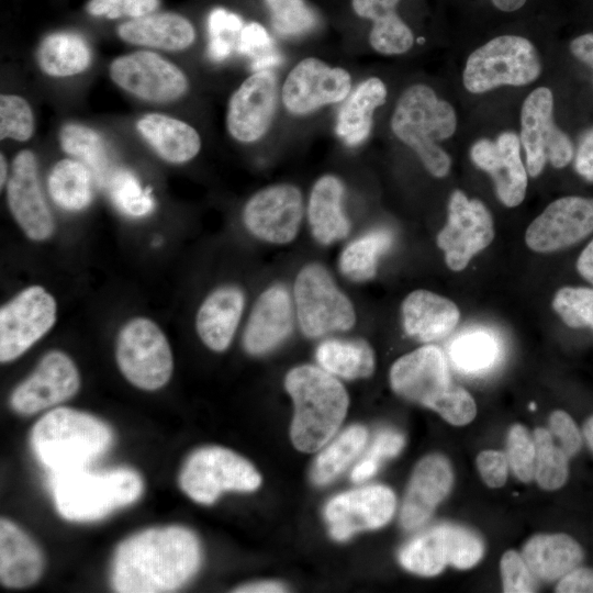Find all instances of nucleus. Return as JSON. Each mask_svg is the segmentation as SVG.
Wrapping results in <instances>:
<instances>
[{"label": "nucleus", "mask_w": 593, "mask_h": 593, "mask_svg": "<svg viewBox=\"0 0 593 593\" xmlns=\"http://www.w3.org/2000/svg\"><path fill=\"white\" fill-rule=\"evenodd\" d=\"M201 563L195 534L182 526L148 528L124 539L112 558L110 582L119 593L171 592Z\"/></svg>", "instance_id": "1"}, {"label": "nucleus", "mask_w": 593, "mask_h": 593, "mask_svg": "<svg viewBox=\"0 0 593 593\" xmlns=\"http://www.w3.org/2000/svg\"><path fill=\"white\" fill-rule=\"evenodd\" d=\"M113 433L100 418L70 407L43 415L30 435L32 451L49 473L86 468L102 457Z\"/></svg>", "instance_id": "2"}, {"label": "nucleus", "mask_w": 593, "mask_h": 593, "mask_svg": "<svg viewBox=\"0 0 593 593\" xmlns=\"http://www.w3.org/2000/svg\"><path fill=\"white\" fill-rule=\"evenodd\" d=\"M294 403L291 440L303 452H314L334 437L348 409L343 384L323 368L303 365L291 369L284 381Z\"/></svg>", "instance_id": "3"}, {"label": "nucleus", "mask_w": 593, "mask_h": 593, "mask_svg": "<svg viewBox=\"0 0 593 593\" xmlns=\"http://www.w3.org/2000/svg\"><path fill=\"white\" fill-rule=\"evenodd\" d=\"M48 483L57 512L71 522L101 519L136 502L144 489L139 473L125 467L49 473Z\"/></svg>", "instance_id": "4"}, {"label": "nucleus", "mask_w": 593, "mask_h": 593, "mask_svg": "<svg viewBox=\"0 0 593 593\" xmlns=\"http://www.w3.org/2000/svg\"><path fill=\"white\" fill-rule=\"evenodd\" d=\"M454 108L423 83L406 88L391 118L393 134L412 148L426 170L436 178L448 175L449 155L438 145L456 131Z\"/></svg>", "instance_id": "5"}, {"label": "nucleus", "mask_w": 593, "mask_h": 593, "mask_svg": "<svg viewBox=\"0 0 593 593\" xmlns=\"http://www.w3.org/2000/svg\"><path fill=\"white\" fill-rule=\"evenodd\" d=\"M541 71L536 47L527 38L502 35L473 51L463 69V85L472 93L500 86H525Z\"/></svg>", "instance_id": "6"}, {"label": "nucleus", "mask_w": 593, "mask_h": 593, "mask_svg": "<svg viewBox=\"0 0 593 593\" xmlns=\"http://www.w3.org/2000/svg\"><path fill=\"white\" fill-rule=\"evenodd\" d=\"M115 358L125 379L142 390H158L172 374L169 342L160 327L147 317H134L122 326Z\"/></svg>", "instance_id": "7"}, {"label": "nucleus", "mask_w": 593, "mask_h": 593, "mask_svg": "<svg viewBox=\"0 0 593 593\" xmlns=\"http://www.w3.org/2000/svg\"><path fill=\"white\" fill-rule=\"evenodd\" d=\"M260 483V474L248 460L216 446L192 452L179 474L181 490L201 504H212L226 491H255Z\"/></svg>", "instance_id": "8"}, {"label": "nucleus", "mask_w": 593, "mask_h": 593, "mask_svg": "<svg viewBox=\"0 0 593 593\" xmlns=\"http://www.w3.org/2000/svg\"><path fill=\"white\" fill-rule=\"evenodd\" d=\"M294 302L300 328L307 337L347 331L356 322L351 302L320 264H309L298 273Z\"/></svg>", "instance_id": "9"}, {"label": "nucleus", "mask_w": 593, "mask_h": 593, "mask_svg": "<svg viewBox=\"0 0 593 593\" xmlns=\"http://www.w3.org/2000/svg\"><path fill=\"white\" fill-rule=\"evenodd\" d=\"M521 143L526 153L527 171L537 177L548 160L553 167H566L573 158V146L553 122V97L539 87L525 99L521 111Z\"/></svg>", "instance_id": "10"}, {"label": "nucleus", "mask_w": 593, "mask_h": 593, "mask_svg": "<svg viewBox=\"0 0 593 593\" xmlns=\"http://www.w3.org/2000/svg\"><path fill=\"white\" fill-rule=\"evenodd\" d=\"M57 303L42 286H30L0 310V360H15L54 326Z\"/></svg>", "instance_id": "11"}, {"label": "nucleus", "mask_w": 593, "mask_h": 593, "mask_svg": "<svg viewBox=\"0 0 593 593\" xmlns=\"http://www.w3.org/2000/svg\"><path fill=\"white\" fill-rule=\"evenodd\" d=\"M110 77L124 91L153 103H166L182 97L189 87L183 71L150 51H136L116 57Z\"/></svg>", "instance_id": "12"}, {"label": "nucleus", "mask_w": 593, "mask_h": 593, "mask_svg": "<svg viewBox=\"0 0 593 593\" xmlns=\"http://www.w3.org/2000/svg\"><path fill=\"white\" fill-rule=\"evenodd\" d=\"M493 238V220L484 203L455 190L449 198L447 224L437 235L446 265L454 271L463 270Z\"/></svg>", "instance_id": "13"}, {"label": "nucleus", "mask_w": 593, "mask_h": 593, "mask_svg": "<svg viewBox=\"0 0 593 593\" xmlns=\"http://www.w3.org/2000/svg\"><path fill=\"white\" fill-rule=\"evenodd\" d=\"M351 76L346 69L333 67L316 57H306L287 75L281 87V101L291 114L307 115L346 100L351 92Z\"/></svg>", "instance_id": "14"}, {"label": "nucleus", "mask_w": 593, "mask_h": 593, "mask_svg": "<svg viewBox=\"0 0 593 593\" xmlns=\"http://www.w3.org/2000/svg\"><path fill=\"white\" fill-rule=\"evenodd\" d=\"M303 217L299 188L279 183L257 191L246 202L243 222L256 237L272 244H287L298 234Z\"/></svg>", "instance_id": "15"}, {"label": "nucleus", "mask_w": 593, "mask_h": 593, "mask_svg": "<svg viewBox=\"0 0 593 593\" xmlns=\"http://www.w3.org/2000/svg\"><path fill=\"white\" fill-rule=\"evenodd\" d=\"M79 387V371L71 358L60 350H52L13 390L10 405L19 414H35L69 400Z\"/></svg>", "instance_id": "16"}, {"label": "nucleus", "mask_w": 593, "mask_h": 593, "mask_svg": "<svg viewBox=\"0 0 593 593\" xmlns=\"http://www.w3.org/2000/svg\"><path fill=\"white\" fill-rule=\"evenodd\" d=\"M278 103L275 74L259 69L247 77L230 98L226 127L240 143L259 141L269 130Z\"/></svg>", "instance_id": "17"}, {"label": "nucleus", "mask_w": 593, "mask_h": 593, "mask_svg": "<svg viewBox=\"0 0 593 593\" xmlns=\"http://www.w3.org/2000/svg\"><path fill=\"white\" fill-rule=\"evenodd\" d=\"M5 186L7 203L20 228L32 240L48 239L55 222L40 186L33 152L23 149L16 154Z\"/></svg>", "instance_id": "18"}, {"label": "nucleus", "mask_w": 593, "mask_h": 593, "mask_svg": "<svg viewBox=\"0 0 593 593\" xmlns=\"http://www.w3.org/2000/svg\"><path fill=\"white\" fill-rule=\"evenodd\" d=\"M396 506L394 492L385 485H367L340 493L324 508L332 537L344 541L355 533L384 526Z\"/></svg>", "instance_id": "19"}, {"label": "nucleus", "mask_w": 593, "mask_h": 593, "mask_svg": "<svg viewBox=\"0 0 593 593\" xmlns=\"http://www.w3.org/2000/svg\"><path fill=\"white\" fill-rule=\"evenodd\" d=\"M593 232V199L563 197L551 202L528 226L525 242L537 253L567 248Z\"/></svg>", "instance_id": "20"}, {"label": "nucleus", "mask_w": 593, "mask_h": 593, "mask_svg": "<svg viewBox=\"0 0 593 593\" xmlns=\"http://www.w3.org/2000/svg\"><path fill=\"white\" fill-rule=\"evenodd\" d=\"M390 383L396 394L430 409L454 385L445 355L435 345L399 358L391 367Z\"/></svg>", "instance_id": "21"}, {"label": "nucleus", "mask_w": 593, "mask_h": 593, "mask_svg": "<svg viewBox=\"0 0 593 593\" xmlns=\"http://www.w3.org/2000/svg\"><path fill=\"white\" fill-rule=\"evenodd\" d=\"M470 157L475 166L486 171L493 179L500 201L514 208L522 203L526 194L527 174L521 158V139L513 132H503L493 142L488 138L477 141Z\"/></svg>", "instance_id": "22"}, {"label": "nucleus", "mask_w": 593, "mask_h": 593, "mask_svg": "<svg viewBox=\"0 0 593 593\" xmlns=\"http://www.w3.org/2000/svg\"><path fill=\"white\" fill-rule=\"evenodd\" d=\"M452 480V469L444 456L429 455L423 458L413 471L402 503V527L412 530L425 524L449 493Z\"/></svg>", "instance_id": "23"}, {"label": "nucleus", "mask_w": 593, "mask_h": 593, "mask_svg": "<svg viewBox=\"0 0 593 593\" xmlns=\"http://www.w3.org/2000/svg\"><path fill=\"white\" fill-rule=\"evenodd\" d=\"M293 312L290 294L282 286L265 290L249 315L244 347L251 355H264L280 345L292 332Z\"/></svg>", "instance_id": "24"}, {"label": "nucleus", "mask_w": 593, "mask_h": 593, "mask_svg": "<svg viewBox=\"0 0 593 593\" xmlns=\"http://www.w3.org/2000/svg\"><path fill=\"white\" fill-rule=\"evenodd\" d=\"M402 317L407 335L429 343L452 332L460 320V311L451 300L421 289L404 299Z\"/></svg>", "instance_id": "25"}, {"label": "nucleus", "mask_w": 593, "mask_h": 593, "mask_svg": "<svg viewBox=\"0 0 593 593\" xmlns=\"http://www.w3.org/2000/svg\"><path fill=\"white\" fill-rule=\"evenodd\" d=\"M244 310V294L234 286L217 288L201 303L195 328L203 344L213 351L230 346Z\"/></svg>", "instance_id": "26"}, {"label": "nucleus", "mask_w": 593, "mask_h": 593, "mask_svg": "<svg viewBox=\"0 0 593 593\" xmlns=\"http://www.w3.org/2000/svg\"><path fill=\"white\" fill-rule=\"evenodd\" d=\"M44 559L33 539L9 519L0 521V581L11 589H23L42 575Z\"/></svg>", "instance_id": "27"}, {"label": "nucleus", "mask_w": 593, "mask_h": 593, "mask_svg": "<svg viewBox=\"0 0 593 593\" xmlns=\"http://www.w3.org/2000/svg\"><path fill=\"white\" fill-rule=\"evenodd\" d=\"M118 35L133 45L175 52L193 44L195 30L183 15L165 12L130 19L118 26Z\"/></svg>", "instance_id": "28"}, {"label": "nucleus", "mask_w": 593, "mask_h": 593, "mask_svg": "<svg viewBox=\"0 0 593 593\" xmlns=\"http://www.w3.org/2000/svg\"><path fill=\"white\" fill-rule=\"evenodd\" d=\"M136 130L164 160L183 164L201 149V137L187 122L161 113H147L138 119Z\"/></svg>", "instance_id": "29"}, {"label": "nucleus", "mask_w": 593, "mask_h": 593, "mask_svg": "<svg viewBox=\"0 0 593 593\" xmlns=\"http://www.w3.org/2000/svg\"><path fill=\"white\" fill-rule=\"evenodd\" d=\"M401 0H350L354 13L371 22L369 44L383 55H400L414 43L411 27L398 14Z\"/></svg>", "instance_id": "30"}, {"label": "nucleus", "mask_w": 593, "mask_h": 593, "mask_svg": "<svg viewBox=\"0 0 593 593\" xmlns=\"http://www.w3.org/2000/svg\"><path fill=\"white\" fill-rule=\"evenodd\" d=\"M344 184L334 175L318 178L310 193L307 220L315 239L324 245L345 238L350 223L343 211Z\"/></svg>", "instance_id": "31"}, {"label": "nucleus", "mask_w": 593, "mask_h": 593, "mask_svg": "<svg viewBox=\"0 0 593 593\" xmlns=\"http://www.w3.org/2000/svg\"><path fill=\"white\" fill-rule=\"evenodd\" d=\"M387 87L378 77L362 80L349 93L340 108L337 122V135L349 146L361 144L370 134L373 114L387 99Z\"/></svg>", "instance_id": "32"}, {"label": "nucleus", "mask_w": 593, "mask_h": 593, "mask_svg": "<svg viewBox=\"0 0 593 593\" xmlns=\"http://www.w3.org/2000/svg\"><path fill=\"white\" fill-rule=\"evenodd\" d=\"M523 557L535 577L551 581L577 568L583 553L580 545L566 534H542L525 544Z\"/></svg>", "instance_id": "33"}, {"label": "nucleus", "mask_w": 593, "mask_h": 593, "mask_svg": "<svg viewBox=\"0 0 593 593\" xmlns=\"http://www.w3.org/2000/svg\"><path fill=\"white\" fill-rule=\"evenodd\" d=\"M37 63L41 70L51 77H70L89 67L91 49L87 41L76 33H53L41 42Z\"/></svg>", "instance_id": "34"}, {"label": "nucleus", "mask_w": 593, "mask_h": 593, "mask_svg": "<svg viewBox=\"0 0 593 593\" xmlns=\"http://www.w3.org/2000/svg\"><path fill=\"white\" fill-rule=\"evenodd\" d=\"M92 171L74 158L58 160L47 177V189L54 203L69 212L86 209L92 200Z\"/></svg>", "instance_id": "35"}, {"label": "nucleus", "mask_w": 593, "mask_h": 593, "mask_svg": "<svg viewBox=\"0 0 593 593\" xmlns=\"http://www.w3.org/2000/svg\"><path fill=\"white\" fill-rule=\"evenodd\" d=\"M320 366L344 379L369 377L374 370V355L362 339H328L316 349Z\"/></svg>", "instance_id": "36"}, {"label": "nucleus", "mask_w": 593, "mask_h": 593, "mask_svg": "<svg viewBox=\"0 0 593 593\" xmlns=\"http://www.w3.org/2000/svg\"><path fill=\"white\" fill-rule=\"evenodd\" d=\"M58 139L63 150L85 164L96 180L104 186L114 168L102 136L87 125L67 123L60 128Z\"/></svg>", "instance_id": "37"}, {"label": "nucleus", "mask_w": 593, "mask_h": 593, "mask_svg": "<svg viewBox=\"0 0 593 593\" xmlns=\"http://www.w3.org/2000/svg\"><path fill=\"white\" fill-rule=\"evenodd\" d=\"M500 354L497 338L484 329L460 334L448 348L454 367L468 374H479L490 370L497 362Z\"/></svg>", "instance_id": "38"}, {"label": "nucleus", "mask_w": 593, "mask_h": 593, "mask_svg": "<svg viewBox=\"0 0 593 593\" xmlns=\"http://www.w3.org/2000/svg\"><path fill=\"white\" fill-rule=\"evenodd\" d=\"M368 439V430L361 425H353L342 432L317 456L312 480L325 485L336 479L362 451Z\"/></svg>", "instance_id": "39"}, {"label": "nucleus", "mask_w": 593, "mask_h": 593, "mask_svg": "<svg viewBox=\"0 0 593 593\" xmlns=\"http://www.w3.org/2000/svg\"><path fill=\"white\" fill-rule=\"evenodd\" d=\"M400 563L409 571L423 577L440 573L448 564V553L443 525L419 534L399 553Z\"/></svg>", "instance_id": "40"}, {"label": "nucleus", "mask_w": 593, "mask_h": 593, "mask_svg": "<svg viewBox=\"0 0 593 593\" xmlns=\"http://www.w3.org/2000/svg\"><path fill=\"white\" fill-rule=\"evenodd\" d=\"M392 244L388 231L377 230L353 240L339 258L340 271L354 281L370 280L376 276L378 258Z\"/></svg>", "instance_id": "41"}, {"label": "nucleus", "mask_w": 593, "mask_h": 593, "mask_svg": "<svg viewBox=\"0 0 593 593\" xmlns=\"http://www.w3.org/2000/svg\"><path fill=\"white\" fill-rule=\"evenodd\" d=\"M536 446L535 479L545 490L561 488L568 477V456L555 441V437L545 428L534 432Z\"/></svg>", "instance_id": "42"}, {"label": "nucleus", "mask_w": 593, "mask_h": 593, "mask_svg": "<svg viewBox=\"0 0 593 593\" xmlns=\"http://www.w3.org/2000/svg\"><path fill=\"white\" fill-rule=\"evenodd\" d=\"M104 186L116 208L131 217L148 215L155 206L149 189L142 187L131 171L114 168Z\"/></svg>", "instance_id": "43"}, {"label": "nucleus", "mask_w": 593, "mask_h": 593, "mask_svg": "<svg viewBox=\"0 0 593 593\" xmlns=\"http://www.w3.org/2000/svg\"><path fill=\"white\" fill-rule=\"evenodd\" d=\"M277 33L296 36L311 31L316 18L304 0H265Z\"/></svg>", "instance_id": "44"}, {"label": "nucleus", "mask_w": 593, "mask_h": 593, "mask_svg": "<svg viewBox=\"0 0 593 593\" xmlns=\"http://www.w3.org/2000/svg\"><path fill=\"white\" fill-rule=\"evenodd\" d=\"M552 309L568 326L593 329V289L563 287L556 292Z\"/></svg>", "instance_id": "45"}, {"label": "nucleus", "mask_w": 593, "mask_h": 593, "mask_svg": "<svg viewBox=\"0 0 593 593\" xmlns=\"http://www.w3.org/2000/svg\"><path fill=\"white\" fill-rule=\"evenodd\" d=\"M34 132V116L29 102L18 94L0 97V137L18 142L30 139Z\"/></svg>", "instance_id": "46"}, {"label": "nucleus", "mask_w": 593, "mask_h": 593, "mask_svg": "<svg viewBox=\"0 0 593 593\" xmlns=\"http://www.w3.org/2000/svg\"><path fill=\"white\" fill-rule=\"evenodd\" d=\"M446 538L448 564L458 569H469L477 564L483 556L481 539L460 526L443 524Z\"/></svg>", "instance_id": "47"}, {"label": "nucleus", "mask_w": 593, "mask_h": 593, "mask_svg": "<svg viewBox=\"0 0 593 593\" xmlns=\"http://www.w3.org/2000/svg\"><path fill=\"white\" fill-rule=\"evenodd\" d=\"M507 461L521 481L529 482L535 477L536 446L534 437L521 424H515L510 428Z\"/></svg>", "instance_id": "48"}, {"label": "nucleus", "mask_w": 593, "mask_h": 593, "mask_svg": "<svg viewBox=\"0 0 593 593\" xmlns=\"http://www.w3.org/2000/svg\"><path fill=\"white\" fill-rule=\"evenodd\" d=\"M404 445L401 434L393 430H382L377 434L369 450L354 467L351 480L362 482L371 478L379 469L383 459L396 456Z\"/></svg>", "instance_id": "49"}, {"label": "nucleus", "mask_w": 593, "mask_h": 593, "mask_svg": "<svg viewBox=\"0 0 593 593\" xmlns=\"http://www.w3.org/2000/svg\"><path fill=\"white\" fill-rule=\"evenodd\" d=\"M432 410L448 423L457 426L470 423L477 413V406L470 393L458 385H452Z\"/></svg>", "instance_id": "50"}, {"label": "nucleus", "mask_w": 593, "mask_h": 593, "mask_svg": "<svg viewBox=\"0 0 593 593\" xmlns=\"http://www.w3.org/2000/svg\"><path fill=\"white\" fill-rule=\"evenodd\" d=\"M503 591L528 593L536 591L534 574L523 556L514 550L506 551L501 559Z\"/></svg>", "instance_id": "51"}, {"label": "nucleus", "mask_w": 593, "mask_h": 593, "mask_svg": "<svg viewBox=\"0 0 593 593\" xmlns=\"http://www.w3.org/2000/svg\"><path fill=\"white\" fill-rule=\"evenodd\" d=\"M158 4L159 0H90L86 9L93 16L137 19L154 13Z\"/></svg>", "instance_id": "52"}, {"label": "nucleus", "mask_w": 593, "mask_h": 593, "mask_svg": "<svg viewBox=\"0 0 593 593\" xmlns=\"http://www.w3.org/2000/svg\"><path fill=\"white\" fill-rule=\"evenodd\" d=\"M549 430L568 457L575 455L581 447L580 432L569 414L555 411L549 417Z\"/></svg>", "instance_id": "53"}, {"label": "nucleus", "mask_w": 593, "mask_h": 593, "mask_svg": "<svg viewBox=\"0 0 593 593\" xmlns=\"http://www.w3.org/2000/svg\"><path fill=\"white\" fill-rule=\"evenodd\" d=\"M507 457L497 450H483L477 457V467L483 481L491 488L504 485L507 478Z\"/></svg>", "instance_id": "54"}, {"label": "nucleus", "mask_w": 593, "mask_h": 593, "mask_svg": "<svg viewBox=\"0 0 593 593\" xmlns=\"http://www.w3.org/2000/svg\"><path fill=\"white\" fill-rule=\"evenodd\" d=\"M208 29L211 35L210 43L231 47L225 34L242 30V20L238 15L224 9H215L209 15Z\"/></svg>", "instance_id": "55"}, {"label": "nucleus", "mask_w": 593, "mask_h": 593, "mask_svg": "<svg viewBox=\"0 0 593 593\" xmlns=\"http://www.w3.org/2000/svg\"><path fill=\"white\" fill-rule=\"evenodd\" d=\"M556 592L558 593H593V569H573L561 578Z\"/></svg>", "instance_id": "56"}, {"label": "nucleus", "mask_w": 593, "mask_h": 593, "mask_svg": "<svg viewBox=\"0 0 593 593\" xmlns=\"http://www.w3.org/2000/svg\"><path fill=\"white\" fill-rule=\"evenodd\" d=\"M574 168L581 177L593 181V128L585 132L580 139Z\"/></svg>", "instance_id": "57"}, {"label": "nucleus", "mask_w": 593, "mask_h": 593, "mask_svg": "<svg viewBox=\"0 0 593 593\" xmlns=\"http://www.w3.org/2000/svg\"><path fill=\"white\" fill-rule=\"evenodd\" d=\"M268 45L265 29L258 23H250L240 31L239 49L246 54H254Z\"/></svg>", "instance_id": "58"}, {"label": "nucleus", "mask_w": 593, "mask_h": 593, "mask_svg": "<svg viewBox=\"0 0 593 593\" xmlns=\"http://www.w3.org/2000/svg\"><path fill=\"white\" fill-rule=\"evenodd\" d=\"M570 49L578 59L593 68V33L574 38L571 42Z\"/></svg>", "instance_id": "59"}, {"label": "nucleus", "mask_w": 593, "mask_h": 593, "mask_svg": "<svg viewBox=\"0 0 593 593\" xmlns=\"http://www.w3.org/2000/svg\"><path fill=\"white\" fill-rule=\"evenodd\" d=\"M578 272L593 284V239L580 254L577 261Z\"/></svg>", "instance_id": "60"}, {"label": "nucleus", "mask_w": 593, "mask_h": 593, "mask_svg": "<svg viewBox=\"0 0 593 593\" xmlns=\"http://www.w3.org/2000/svg\"><path fill=\"white\" fill-rule=\"evenodd\" d=\"M286 588L277 582H257L239 586L235 592L242 593H273V592H284Z\"/></svg>", "instance_id": "61"}, {"label": "nucleus", "mask_w": 593, "mask_h": 593, "mask_svg": "<svg viewBox=\"0 0 593 593\" xmlns=\"http://www.w3.org/2000/svg\"><path fill=\"white\" fill-rule=\"evenodd\" d=\"M493 4L505 12L516 11L522 8L526 0H492Z\"/></svg>", "instance_id": "62"}, {"label": "nucleus", "mask_w": 593, "mask_h": 593, "mask_svg": "<svg viewBox=\"0 0 593 593\" xmlns=\"http://www.w3.org/2000/svg\"><path fill=\"white\" fill-rule=\"evenodd\" d=\"M583 433H584V436H585V439H586L588 444L590 445L591 449L593 450V416H591L586 421V423L584 425Z\"/></svg>", "instance_id": "63"}, {"label": "nucleus", "mask_w": 593, "mask_h": 593, "mask_svg": "<svg viewBox=\"0 0 593 593\" xmlns=\"http://www.w3.org/2000/svg\"><path fill=\"white\" fill-rule=\"evenodd\" d=\"M0 167H1V177H0V183H1V188L7 184V181H8V164H7V160H5V157L3 156V154H1L0 156Z\"/></svg>", "instance_id": "64"}]
</instances>
